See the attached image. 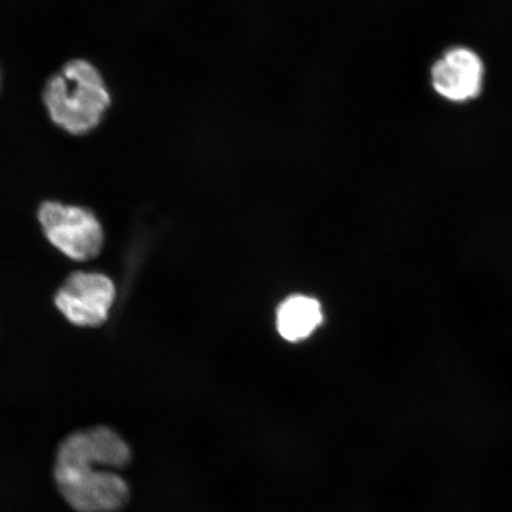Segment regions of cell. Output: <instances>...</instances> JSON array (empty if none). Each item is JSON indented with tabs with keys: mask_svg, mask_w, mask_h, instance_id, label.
I'll list each match as a JSON object with an SVG mask.
<instances>
[{
	"mask_svg": "<svg viewBox=\"0 0 512 512\" xmlns=\"http://www.w3.org/2000/svg\"><path fill=\"white\" fill-rule=\"evenodd\" d=\"M38 219L51 245L70 259L92 260L104 246V232L91 210L44 202Z\"/></svg>",
	"mask_w": 512,
	"mask_h": 512,
	"instance_id": "cell-3",
	"label": "cell"
},
{
	"mask_svg": "<svg viewBox=\"0 0 512 512\" xmlns=\"http://www.w3.org/2000/svg\"><path fill=\"white\" fill-rule=\"evenodd\" d=\"M115 299L113 281L105 274L76 272L55 297V304L70 323L98 328L110 316Z\"/></svg>",
	"mask_w": 512,
	"mask_h": 512,
	"instance_id": "cell-4",
	"label": "cell"
},
{
	"mask_svg": "<svg viewBox=\"0 0 512 512\" xmlns=\"http://www.w3.org/2000/svg\"><path fill=\"white\" fill-rule=\"evenodd\" d=\"M130 445L107 426L76 431L57 450L54 477L64 501L76 512H117L131 491L117 470L131 463Z\"/></svg>",
	"mask_w": 512,
	"mask_h": 512,
	"instance_id": "cell-1",
	"label": "cell"
},
{
	"mask_svg": "<svg viewBox=\"0 0 512 512\" xmlns=\"http://www.w3.org/2000/svg\"><path fill=\"white\" fill-rule=\"evenodd\" d=\"M322 320V306L316 299L293 296L279 307L277 328L281 337L294 343L310 337Z\"/></svg>",
	"mask_w": 512,
	"mask_h": 512,
	"instance_id": "cell-6",
	"label": "cell"
},
{
	"mask_svg": "<svg viewBox=\"0 0 512 512\" xmlns=\"http://www.w3.org/2000/svg\"><path fill=\"white\" fill-rule=\"evenodd\" d=\"M43 99L51 120L75 136L93 131L111 106L104 79L86 60L68 62L48 81Z\"/></svg>",
	"mask_w": 512,
	"mask_h": 512,
	"instance_id": "cell-2",
	"label": "cell"
},
{
	"mask_svg": "<svg viewBox=\"0 0 512 512\" xmlns=\"http://www.w3.org/2000/svg\"><path fill=\"white\" fill-rule=\"evenodd\" d=\"M485 67L482 57L467 47L447 49L431 68L432 87L441 98L465 104L483 92Z\"/></svg>",
	"mask_w": 512,
	"mask_h": 512,
	"instance_id": "cell-5",
	"label": "cell"
}]
</instances>
